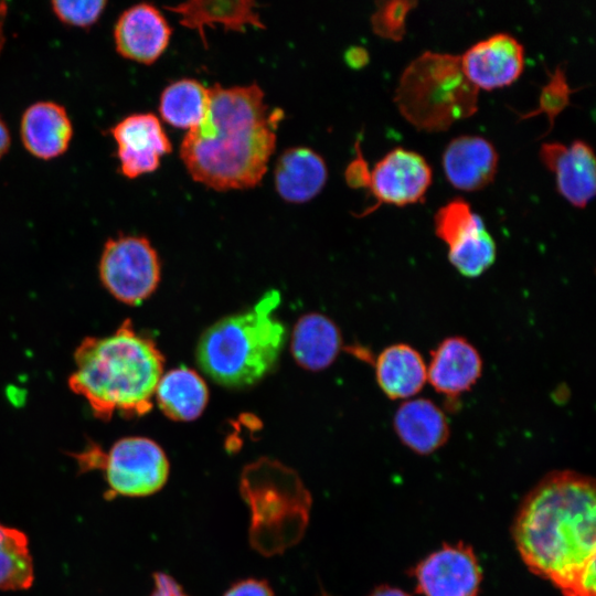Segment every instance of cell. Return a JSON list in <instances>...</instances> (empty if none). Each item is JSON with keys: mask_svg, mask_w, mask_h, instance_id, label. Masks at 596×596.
<instances>
[{"mask_svg": "<svg viewBox=\"0 0 596 596\" xmlns=\"http://www.w3.org/2000/svg\"><path fill=\"white\" fill-rule=\"evenodd\" d=\"M256 6V2L249 0H192L167 7V9L179 14L180 23L183 26L198 31L203 45L207 47L204 32L206 26L210 28L220 24L225 30L237 32L244 31L246 25L265 29V24L255 10Z\"/></svg>", "mask_w": 596, "mask_h": 596, "instance_id": "cell-21", "label": "cell"}, {"mask_svg": "<svg viewBox=\"0 0 596 596\" xmlns=\"http://www.w3.org/2000/svg\"><path fill=\"white\" fill-rule=\"evenodd\" d=\"M279 304V291L269 290L251 309L210 326L196 347L201 370L230 389L247 387L264 379L286 342V329L275 317Z\"/></svg>", "mask_w": 596, "mask_h": 596, "instance_id": "cell-4", "label": "cell"}, {"mask_svg": "<svg viewBox=\"0 0 596 596\" xmlns=\"http://www.w3.org/2000/svg\"><path fill=\"white\" fill-rule=\"evenodd\" d=\"M498 162L493 143L476 135L453 138L441 157L446 179L462 191H478L489 185L497 174Z\"/></svg>", "mask_w": 596, "mask_h": 596, "instance_id": "cell-16", "label": "cell"}, {"mask_svg": "<svg viewBox=\"0 0 596 596\" xmlns=\"http://www.w3.org/2000/svg\"><path fill=\"white\" fill-rule=\"evenodd\" d=\"M342 348L338 326L321 313L311 312L298 319L291 334V354L308 371L328 368Z\"/></svg>", "mask_w": 596, "mask_h": 596, "instance_id": "cell-22", "label": "cell"}, {"mask_svg": "<svg viewBox=\"0 0 596 596\" xmlns=\"http://www.w3.org/2000/svg\"><path fill=\"white\" fill-rule=\"evenodd\" d=\"M356 146V158L348 166L345 170V180L351 188H368L370 171L368 169V163L360 151L359 142Z\"/></svg>", "mask_w": 596, "mask_h": 596, "instance_id": "cell-32", "label": "cell"}, {"mask_svg": "<svg viewBox=\"0 0 596 596\" xmlns=\"http://www.w3.org/2000/svg\"><path fill=\"white\" fill-rule=\"evenodd\" d=\"M478 92L462 71L460 55L425 51L404 68L393 99L409 124L437 132L472 116Z\"/></svg>", "mask_w": 596, "mask_h": 596, "instance_id": "cell-6", "label": "cell"}, {"mask_svg": "<svg viewBox=\"0 0 596 596\" xmlns=\"http://www.w3.org/2000/svg\"><path fill=\"white\" fill-rule=\"evenodd\" d=\"M223 596H275L267 582L256 578L234 583Z\"/></svg>", "mask_w": 596, "mask_h": 596, "instance_id": "cell-31", "label": "cell"}, {"mask_svg": "<svg viewBox=\"0 0 596 596\" xmlns=\"http://www.w3.org/2000/svg\"><path fill=\"white\" fill-rule=\"evenodd\" d=\"M393 428L400 440L419 455H429L444 446L450 435L444 411L432 400L413 397L394 413Z\"/></svg>", "mask_w": 596, "mask_h": 596, "instance_id": "cell-17", "label": "cell"}, {"mask_svg": "<svg viewBox=\"0 0 596 596\" xmlns=\"http://www.w3.org/2000/svg\"><path fill=\"white\" fill-rule=\"evenodd\" d=\"M20 132L31 155L50 160L67 150L73 128L63 106L53 102H39L23 113Z\"/></svg>", "mask_w": 596, "mask_h": 596, "instance_id": "cell-18", "label": "cell"}, {"mask_svg": "<svg viewBox=\"0 0 596 596\" xmlns=\"http://www.w3.org/2000/svg\"><path fill=\"white\" fill-rule=\"evenodd\" d=\"M432 180V167L421 153L401 147L392 149L370 171L368 188L376 204L362 215L383 203L404 206L423 201Z\"/></svg>", "mask_w": 596, "mask_h": 596, "instance_id": "cell-9", "label": "cell"}, {"mask_svg": "<svg viewBox=\"0 0 596 596\" xmlns=\"http://www.w3.org/2000/svg\"><path fill=\"white\" fill-rule=\"evenodd\" d=\"M10 146V134L7 125L0 118V158L8 151Z\"/></svg>", "mask_w": 596, "mask_h": 596, "instance_id": "cell-36", "label": "cell"}, {"mask_svg": "<svg viewBox=\"0 0 596 596\" xmlns=\"http://www.w3.org/2000/svg\"><path fill=\"white\" fill-rule=\"evenodd\" d=\"M171 33L169 23L156 7L139 3L118 18L114 39L121 56L148 65L166 51Z\"/></svg>", "mask_w": 596, "mask_h": 596, "instance_id": "cell-14", "label": "cell"}, {"mask_svg": "<svg viewBox=\"0 0 596 596\" xmlns=\"http://www.w3.org/2000/svg\"><path fill=\"white\" fill-rule=\"evenodd\" d=\"M74 364L68 389L96 418L108 422L115 414L131 418L151 411L164 358L151 338L125 319L110 334L83 338Z\"/></svg>", "mask_w": 596, "mask_h": 596, "instance_id": "cell-3", "label": "cell"}, {"mask_svg": "<svg viewBox=\"0 0 596 596\" xmlns=\"http://www.w3.org/2000/svg\"><path fill=\"white\" fill-rule=\"evenodd\" d=\"M98 276L104 288L118 301L138 306L157 289L161 263L148 238L119 235L103 248Z\"/></svg>", "mask_w": 596, "mask_h": 596, "instance_id": "cell-7", "label": "cell"}, {"mask_svg": "<svg viewBox=\"0 0 596 596\" xmlns=\"http://www.w3.org/2000/svg\"><path fill=\"white\" fill-rule=\"evenodd\" d=\"M240 489L251 511L249 542L254 550L273 556L302 539L311 496L295 470L277 460L259 458L244 468Z\"/></svg>", "mask_w": 596, "mask_h": 596, "instance_id": "cell-5", "label": "cell"}, {"mask_svg": "<svg viewBox=\"0 0 596 596\" xmlns=\"http://www.w3.org/2000/svg\"><path fill=\"white\" fill-rule=\"evenodd\" d=\"M482 358L477 348L460 336L443 339L430 352L427 381L439 394L457 398L481 377Z\"/></svg>", "mask_w": 596, "mask_h": 596, "instance_id": "cell-15", "label": "cell"}, {"mask_svg": "<svg viewBox=\"0 0 596 596\" xmlns=\"http://www.w3.org/2000/svg\"><path fill=\"white\" fill-rule=\"evenodd\" d=\"M347 64L352 68H361L369 62V53L364 47L352 46L344 54Z\"/></svg>", "mask_w": 596, "mask_h": 596, "instance_id": "cell-34", "label": "cell"}, {"mask_svg": "<svg viewBox=\"0 0 596 596\" xmlns=\"http://www.w3.org/2000/svg\"><path fill=\"white\" fill-rule=\"evenodd\" d=\"M283 116L269 110L257 84H214L204 117L181 142L182 162L194 181L213 190L253 188L266 173Z\"/></svg>", "mask_w": 596, "mask_h": 596, "instance_id": "cell-2", "label": "cell"}, {"mask_svg": "<svg viewBox=\"0 0 596 596\" xmlns=\"http://www.w3.org/2000/svg\"><path fill=\"white\" fill-rule=\"evenodd\" d=\"M375 380L390 400L415 397L427 382V365L411 344L394 343L384 348L374 361Z\"/></svg>", "mask_w": 596, "mask_h": 596, "instance_id": "cell-19", "label": "cell"}, {"mask_svg": "<svg viewBox=\"0 0 596 596\" xmlns=\"http://www.w3.org/2000/svg\"><path fill=\"white\" fill-rule=\"evenodd\" d=\"M55 15L65 24L78 28L93 25L100 17L107 1H52Z\"/></svg>", "mask_w": 596, "mask_h": 596, "instance_id": "cell-30", "label": "cell"}, {"mask_svg": "<svg viewBox=\"0 0 596 596\" xmlns=\"http://www.w3.org/2000/svg\"><path fill=\"white\" fill-rule=\"evenodd\" d=\"M540 158L545 168L555 174L558 193L573 206L585 207L596 192L593 148L581 139L570 146L556 141L543 142Z\"/></svg>", "mask_w": 596, "mask_h": 596, "instance_id": "cell-13", "label": "cell"}, {"mask_svg": "<svg viewBox=\"0 0 596 596\" xmlns=\"http://www.w3.org/2000/svg\"><path fill=\"white\" fill-rule=\"evenodd\" d=\"M209 88L192 78H182L168 85L160 96L161 118L178 128L191 129L205 115Z\"/></svg>", "mask_w": 596, "mask_h": 596, "instance_id": "cell-24", "label": "cell"}, {"mask_svg": "<svg viewBox=\"0 0 596 596\" xmlns=\"http://www.w3.org/2000/svg\"><path fill=\"white\" fill-rule=\"evenodd\" d=\"M155 587L150 596H189L182 587L168 574L156 573L153 575Z\"/></svg>", "mask_w": 596, "mask_h": 596, "instance_id": "cell-33", "label": "cell"}, {"mask_svg": "<svg viewBox=\"0 0 596 596\" xmlns=\"http://www.w3.org/2000/svg\"><path fill=\"white\" fill-rule=\"evenodd\" d=\"M424 596H478L482 572L471 546L444 544L422 560L413 573Z\"/></svg>", "mask_w": 596, "mask_h": 596, "instance_id": "cell-10", "label": "cell"}, {"mask_svg": "<svg viewBox=\"0 0 596 596\" xmlns=\"http://www.w3.org/2000/svg\"><path fill=\"white\" fill-rule=\"evenodd\" d=\"M368 596H413L400 588L391 587L389 585H381L374 588Z\"/></svg>", "mask_w": 596, "mask_h": 596, "instance_id": "cell-35", "label": "cell"}, {"mask_svg": "<svg viewBox=\"0 0 596 596\" xmlns=\"http://www.w3.org/2000/svg\"><path fill=\"white\" fill-rule=\"evenodd\" d=\"M323 596H328V595H324V594H323Z\"/></svg>", "mask_w": 596, "mask_h": 596, "instance_id": "cell-38", "label": "cell"}, {"mask_svg": "<svg viewBox=\"0 0 596 596\" xmlns=\"http://www.w3.org/2000/svg\"><path fill=\"white\" fill-rule=\"evenodd\" d=\"M417 4L409 0L376 2V10L371 17L373 32L384 39L401 41L406 32V17Z\"/></svg>", "mask_w": 596, "mask_h": 596, "instance_id": "cell-29", "label": "cell"}, {"mask_svg": "<svg viewBox=\"0 0 596 596\" xmlns=\"http://www.w3.org/2000/svg\"><path fill=\"white\" fill-rule=\"evenodd\" d=\"M6 13H7V6L4 2H0V52L4 43L3 22L6 19Z\"/></svg>", "mask_w": 596, "mask_h": 596, "instance_id": "cell-37", "label": "cell"}, {"mask_svg": "<svg viewBox=\"0 0 596 596\" xmlns=\"http://www.w3.org/2000/svg\"><path fill=\"white\" fill-rule=\"evenodd\" d=\"M34 581L26 535L0 523V590H23Z\"/></svg>", "mask_w": 596, "mask_h": 596, "instance_id": "cell-25", "label": "cell"}, {"mask_svg": "<svg viewBox=\"0 0 596 596\" xmlns=\"http://www.w3.org/2000/svg\"><path fill=\"white\" fill-rule=\"evenodd\" d=\"M595 515V481L574 470L547 473L518 510L512 533L522 561L563 596H596Z\"/></svg>", "mask_w": 596, "mask_h": 596, "instance_id": "cell-1", "label": "cell"}, {"mask_svg": "<svg viewBox=\"0 0 596 596\" xmlns=\"http://www.w3.org/2000/svg\"><path fill=\"white\" fill-rule=\"evenodd\" d=\"M549 75L550 79L542 87L538 108L526 114H519V116L520 119H525L543 113L549 118L551 129L556 116L571 104L570 96L576 89H572L567 84L563 65H558L553 74Z\"/></svg>", "mask_w": 596, "mask_h": 596, "instance_id": "cell-28", "label": "cell"}, {"mask_svg": "<svg viewBox=\"0 0 596 596\" xmlns=\"http://www.w3.org/2000/svg\"><path fill=\"white\" fill-rule=\"evenodd\" d=\"M466 77L478 88L491 91L512 84L524 68V47L511 34L496 33L460 55Z\"/></svg>", "mask_w": 596, "mask_h": 596, "instance_id": "cell-12", "label": "cell"}, {"mask_svg": "<svg viewBox=\"0 0 596 596\" xmlns=\"http://www.w3.org/2000/svg\"><path fill=\"white\" fill-rule=\"evenodd\" d=\"M448 260L467 278L486 273L497 258V244L486 225L448 247Z\"/></svg>", "mask_w": 596, "mask_h": 596, "instance_id": "cell-26", "label": "cell"}, {"mask_svg": "<svg viewBox=\"0 0 596 596\" xmlns=\"http://www.w3.org/2000/svg\"><path fill=\"white\" fill-rule=\"evenodd\" d=\"M482 225V217L473 212L470 203L462 198L448 201L434 216L435 234L448 247Z\"/></svg>", "mask_w": 596, "mask_h": 596, "instance_id": "cell-27", "label": "cell"}, {"mask_svg": "<svg viewBox=\"0 0 596 596\" xmlns=\"http://www.w3.org/2000/svg\"><path fill=\"white\" fill-rule=\"evenodd\" d=\"M155 398L161 412L170 419L191 422L206 407L209 390L198 372L180 366L162 374Z\"/></svg>", "mask_w": 596, "mask_h": 596, "instance_id": "cell-23", "label": "cell"}, {"mask_svg": "<svg viewBox=\"0 0 596 596\" xmlns=\"http://www.w3.org/2000/svg\"><path fill=\"white\" fill-rule=\"evenodd\" d=\"M117 145L120 172L134 179L157 170L162 156L171 152L170 140L158 117L132 114L111 128Z\"/></svg>", "mask_w": 596, "mask_h": 596, "instance_id": "cell-11", "label": "cell"}, {"mask_svg": "<svg viewBox=\"0 0 596 596\" xmlns=\"http://www.w3.org/2000/svg\"><path fill=\"white\" fill-rule=\"evenodd\" d=\"M169 460L159 444L148 437L118 439L103 453L100 467L114 496L146 497L159 491L169 476Z\"/></svg>", "mask_w": 596, "mask_h": 596, "instance_id": "cell-8", "label": "cell"}, {"mask_svg": "<svg viewBox=\"0 0 596 596\" xmlns=\"http://www.w3.org/2000/svg\"><path fill=\"white\" fill-rule=\"evenodd\" d=\"M275 187L285 201L305 203L323 188L328 177L324 160L307 147L287 149L275 168Z\"/></svg>", "mask_w": 596, "mask_h": 596, "instance_id": "cell-20", "label": "cell"}]
</instances>
